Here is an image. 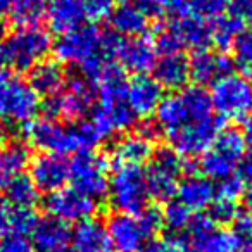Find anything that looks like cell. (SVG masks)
Returning a JSON list of instances; mask_svg holds the SVG:
<instances>
[{"label": "cell", "instance_id": "obj_53", "mask_svg": "<svg viewBox=\"0 0 252 252\" xmlns=\"http://www.w3.org/2000/svg\"><path fill=\"white\" fill-rule=\"evenodd\" d=\"M176 240H178V238H176ZM180 245H182V244H180ZM182 252H192V251H189V249H185V247L182 245Z\"/></svg>", "mask_w": 252, "mask_h": 252}, {"label": "cell", "instance_id": "obj_17", "mask_svg": "<svg viewBox=\"0 0 252 252\" xmlns=\"http://www.w3.org/2000/svg\"><path fill=\"white\" fill-rule=\"evenodd\" d=\"M114 57L119 61V66L125 71L145 74L154 67L158 61V50L154 47V42H151L149 38L133 36V38L119 40Z\"/></svg>", "mask_w": 252, "mask_h": 252}, {"label": "cell", "instance_id": "obj_33", "mask_svg": "<svg viewBox=\"0 0 252 252\" xmlns=\"http://www.w3.org/2000/svg\"><path fill=\"white\" fill-rule=\"evenodd\" d=\"M161 220L162 226H166L173 233L180 235L189 226L190 220H192V213L178 200H169V202H166L164 211L161 213Z\"/></svg>", "mask_w": 252, "mask_h": 252}, {"label": "cell", "instance_id": "obj_29", "mask_svg": "<svg viewBox=\"0 0 252 252\" xmlns=\"http://www.w3.org/2000/svg\"><path fill=\"white\" fill-rule=\"evenodd\" d=\"M109 18H111L112 30L119 35H125L126 38L142 36L151 25V18L138 5L133 4H121L112 11Z\"/></svg>", "mask_w": 252, "mask_h": 252}, {"label": "cell", "instance_id": "obj_10", "mask_svg": "<svg viewBox=\"0 0 252 252\" xmlns=\"http://www.w3.org/2000/svg\"><path fill=\"white\" fill-rule=\"evenodd\" d=\"M95 88L85 78H74L54 97L43 102V112L47 119H64L67 123H78L94 111Z\"/></svg>", "mask_w": 252, "mask_h": 252}, {"label": "cell", "instance_id": "obj_16", "mask_svg": "<svg viewBox=\"0 0 252 252\" xmlns=\"http://www.w3.org/2000/svg\"><path fill=\"white\" fill-rule=\"evenodd\" d=\"M30 178L40 192H56L69 182V162L64 156L43 152L30 162Z\"/></svg>", "mask_w": 252, "mask_h": 252}, {"label": "cell", "instance_id": "obj_2", "mask_svg": "<svg viewBox=\"0 0 252 252\" xmlns=\"http://www.w3.org/2000/svg\"><path fill=\"white\" fill-rule=\"evenodd\" d=\"M23 133L26 140H30L33 145L59 156L92 151L102 140L90 123L69 126L47 118L33 119L23 125Z\"/></svg>", "mask_w": 252, "mask_h": 252}, {"label": "cell", "instance_id": "obj_34", "mask_svg": "<svg viewBox=\"0 0 252 252\" xmlns=\"http://www.w3.org/2000/svg\"><path fill=\"white\" fill-rule=\"evenodd\" d=\"M231 63L244 73L252 71V28H245L238 33L231 45Z\"/></svg>", "mask_w": 252, "mask_h": 252}, {"label": "cell", "instance_id": "obj_38", "mask_svg": "<svg viewBox=\"0 0 252 252\" xmlns=\"http://www.w3.org/2000/svg\"><path fill=\"white\" fill-rule=\"evenodd\" d=\"M36 223H38V216H36L33 207H30V209H19V207H14L11 233L30 235V233H33Z\"/></svg>", "mask_w": 252, "mask_h": 252}, {"label": "cell", "instance_id": "obj_30", "mask_svg": "<svg viewBox=\"0 0 252 252\" xmlns=\"http://www.w3.org/2000/svg\"><path fill=\"white\" fill-rule=\"evenodd\" d=\"M45 0H14L7 14L18 28H33L47 16Z\"/></svg>", "mask_w": 252, "mask_h": 252}, {"label": "cell", "instance_id": "obj_13", "mask_svg": "<svg viewBox=\"0 0 252 252\" xmlns=\"http://www.w3.org/2000/svg\"><path fill=\"white\" fill-rule=\"evenodd\" d=\"M69 180L78 192L94 200L102 199L109 189L107 161L92 151L80 152L69 162Z\"/></svg>", "mask_w": 252, "mask_h": 252}, {"label": "cell", "instance_id": "obj_40", "mask_svg": "<svg viewBox=\"0 0 252 252\" xmlns=\"http://www.w3.org/2000/svg\"><path fill=\"white\" fill-rule=\"evenodd\" d=\"M33 240L28 235L9 233L0 238V252H33Z\"/></svg>", "mask_w": 252, "mask_h": 252}, {"label": "cell", "instance_id": "obj_22", "mask_svg": "<svg viewBox=\"0 0 252 252\" xmlns=\"http://www.w3.org/2000/svg\"><path fill=\"white\" fill-rule=\"evenodd\" d=\"M154 156L152 140L142 133L126 135L111 149V159L116 166H142Z\"/></svg>", "mask_w": 252, "mask_h": 252}, {"label": "cell", "instance_id": "obj_51", "mask_svg": "<svg viewBox=\"0 0 252 252\" xmlns=\"http://www.w3.org/2000/svg\"><path fill=\"white\" fill-rule=\"evenodd\" d=\"M45 252H73V251H69V249H66V247H61V249H54V251H45Z\"/></svg>", "mask_w": 252, "mask_h": 252}, {"label": "cell", "instance_id": "obj_23", "mask_svg": "<svg viewBox=\"0 0 252 252\" xmlns=\"http://www.w3.org/2000/svg\"><path fill=\"white\" fill-rule=\"evenodd\" d=\"M168 28L178 38L183 49L189 47L199 52V50H207L211 43V26L192 14L178 16Z\"/></svg>", "mask_w": 252, "mask_h": 252}, {"label": "cell", "instance_id": "obj_27", "mask_svg": "<svg viewBox=\"0 0 252 252\" xmlns=\"http://www.w3.org/2000/svg\"><path fill=\"white\" fill-rule=\"evenodd\" d=\"M47 16L50 28L59 35L80 28L87 21L80 0H52L47 7Z\"/></svg>", "mask_w": 252, "mask_h": 252}, {"label": "cell", "instance_id": "obj_25", "mask_svg": "<svg viewBox=\"0 0 252 252\" xmlns=\"http://www.w3.org/2000/svg\"><path fill=\"white\" fill-rule=\"evenodd\" d=\"M30 85L33 90L43 97H54L57 95L67 83L66 71L59 61L43 59L30 71Z\"/></svg>", "mask_w": 252, "mask_h": 252}, {"label": "cell", "instance_id": "obj_39", "mask_svg": "<svg viewBox=\"0 0 252 252\" xmlns=\"http://www.w3.org/2000/svg\"><path fill=\"white\" fill-rule=\"evenodd\" d=\"M87 21H102L114 11V0H80Z\"/></svg>", "mask_w": 252, "mask_h": 252}, {"label": "cell", "instance_id": "obj_1", "mask_svg": "<svg viewBox=\"0 0 252 252\" xmlns=\"http://www.w3.org/2000/svg\"><path fill=\"white\" fill-rule=\"evenodd\" d=\"M118 42L119 38L112 33H104L92 25H83L63 33L54 49L59 63L80 66L85 80L94 85L109 59L114 57Z\"/></svg>", "mask_w": 252, "mask_h": 252}, {"label": "cell", "instance_id": "obj_7", "mask_svg": "<svg viewBox=\"0 0 252 252\" xmlns=\"http://www.w3.org/2000/svg\"><path fill=\"white\" fill-rule=\"evenodd\" d=\"M107 195L119 214H138L147 209L149 189L140 166H118L109 176Z\"/></svg>", "mask_w": 252, "mask_h": 252}, {"label": "cell", "instance_id": "obj_26", "mask_svg": "<svg viewBox=\"0 0 252 252\" xmlns=\"http://www.w3.org/2000/svg\"><path fill=\"white\" fill-rule=\"evenodd\" d=\"M32 162V154L25 142H12L0 151V190L25 173Z\"/></svg>", "mask_w": 252, "mask_h": 252}, {"label": "cell", "instance_id": "obj_24", "mask_svg": "<svg viewBox=\"0 0 252 252\" xmlns=\"http://www.w3.org/2000/svg\"><path fill=\"white\" fill-rule=\"evenodd\" d=\"M176 195L178 202H182L190 213H199L211 206L216 195V189L206 176L190 175L183 182H180Z\"/></svg>", "mask_w": 252, "mask_h": 252}, {"label": "cell", "instance_id": "obj_37", "mask_svg": "<svg viewBox=\"0 0 252 252\" xmlns=\"http://www.w3.org/2000/svg\"><path fill=\"white\" fill-rule=\"evenodd\" d=\"M238 252H252V216H238L231 230Z\"/></svg>", "mask_w": 252, "mask_h": 252}, {"label": "cell", "instance_id": "obj_43", "mask_svg": "<svg viewBox=\"0 0 252 252\" xmlns=\"http://www.w3.org/2000/svg\"><path fill=\"white\" fill-rule=\"evenodd\" d=\"M159 12H169L175 18L189 14V0H152Z\"/></svg>", "mask_w": 252, "mask_h": 252}, {"label": "cell", "instance_id": "obj_50", "mask_svg": "<svg viewBox=\"0 0 252 252\" xmlns=\"http://www.w3.org/2000/svg\"><path fill=\"white\" fill-rule=\"evenodd\" d=\"M12 2H14V0H0V18H2L4 14H7Z\"/></svg>", "mask_w": 252, "mask_h": 252}, {"label": "cell", "instance_id": "obj_52", "mask_svg": "<svg viewBox=\"0 0 252 252\" xmlns=\"http://www.w3.org/2000/svg\"><path fill=\"white\" fill-rule=\"evenodd\" d=\"M140 0H121V4H137Z\"/></svg>", "mask_w": 252, "mask_h": 252}, {"label": "cell", "instance_id": "obj_49", "mask_svg": "<svg viewBox=\"0 0 252 252\" xmlns=\"http://www.w3.org/2000/svg\"><path fill=\"white\" fill-rule=\"evenodd\" d=\"M244 204H245V207L252 213V185L244 192Z\"/></svg>", "mask_w": 252, "mask_h": 252}, {"label": "cell", "instance_id": "obj_6", "mask_svg": "<svg viewBox=\"0 0 252 252\" xmlns=\"http://www.w3.org/2000/svg\"><path fill=\"white\" fill-rule=\"evenodd\" d=\"M40 97L19 74L0 69V121L26 125L40 111Z\"/></svg>", "mask_w": 252, "mask_h": 252}, {"label": "cell", "instance_id": "obj_44", "mask_svg": "<svg viewBox=\"0 0 252 252\" xmlns=\"http://www.w3.org/2000/svg\"><path fill=\"white\" fill-rule=\"evenodd\" d=\"M237 178L240 180L244 185H252V144L245 149L244 156H242L240 162L237 166Z\"/></svg>", "mask_w": 252, "mask_h": 252}, {"label": "cell", "instance_id": "obj_19", "mask_svg": "<svg viewBox=\"0 0 252 252\" xmlns=\"http://www.w3.org/2000/svg\"><path fill=\"white\" fill-rule=\"evenodd\" d=\"M190 78L197 81L199 87L214 85L226 74L233 73V63L224 54H214L209 50H199L189 59Z\"/></svg>", "mask_w": 252, "mask_h": 252}, {"label": "cell", "instance_id": "obj_20", "mask_svg": "<svg viewBox=\"0 0 252 252\" xmlns=\"http://www.w3.org/2000/svg\"><path fill=\"white\" fill-rule=\"evenodd\" d=\"M73 252H112L107 226L100 220L88 218L71 231Z\"/></svg>", "mask_w": 252, "mask_h": 252}, {"label": "cell", "instance_id": "obj_42", "mask_svg": "<svg viewBox=\"0 0 252 252\" xmlns=\"http://www.w3.org/2000/svg\"><path fill=\"white\" fill-rule=\"evenodd\" d=\"M242 189H244V183L237 178V176H230L226 180H221L220 187L216 189V195L224 197V199H231V200H238L242 193Z\"/></svg>", "mask_w": 252, "mask_h": 252}, {"label": "cell", "instance_id": "obj_47", "mask_svg": "<svg viewBox=\"0 0 252 252\" xmlns=\"http://www.w3.org/2000/svg\"><path fill=\"white\" fill-rule=\"evenodd\" d=\"M7 145V128L4 126V123L0 121V151Z\"/></svg>", "mask_w": 252, "mask_h": 252}, {"label": "cell", "instance_id": "obj_48", "mask_svg": "<svg viewBox=\"0 0 252 252\" xmlns=\"http://www.w3.org/2000/svg\"><path fill=\"white\" fill-rule=\"evenodd\" d=\"M245 142H251L252 144V116L245 121V131H244Z\"/></svg>", "mask_w": 252, "mask_h": 252}, {"label": "cell", "instance_id": "obj_35", "mask_svg": "<svg viewBox=\"0 0 252 252\" xmlns=\"http://www.w3.org/2000/svg\"><path fill=\"white\" fill-rule=\"evenodd\" d=\"M209 209V214L207 216L214 221L216 224H228L233 223L238 218V206L237 200L231 199H224V197L214 195V200L211 202V206L207 207Z\"/></svg>", "mask_w": 252, "mask_h": 252}, {"label": "cell", "instance_id": "obj_14", "mask_svg": "<svg viewBox=\"0 0 252 252\" xmlns=\"http://www.w3.org/2000/svg\"><path fill=\"white\" fill-rule=\"evenodd\" d=\"M220 131L221 121L213 116L209 119L182 125L180 128L166 135H168L173 151L178 152L180 156L192 158V156H202L211 147Z\"/></svg>", "mask_w": 252, "mask_h": 252}, {"label": "cell", "instance_id": "obj_28", "mask_svg": "<svg viewBox=\"0 0 252 252\" xmlns=\"http://www.w3.org/2000/svg\"><path fill=\"white\" fill-rule=\"evenodd\" d=\"M69 240H71L69 224L66 221H61L52 216L38 220L35 230H33V245H36L42 252L66 247V244Z\"/></svg>", "mask_w": 252, "mask_h": 252}, {"label": "cell", "instance_id": "obj_45", "mask_svg": "<svg viewBox=\"0 0 252 252\" xmlns=\"http://www.w3.org/2000/svg\"><path fill=\"white\" fill-rule=\"evenodd\" d=\"M12 214L14 207L7 202V199L0 197V238L12 231Z\"/></svg>", "mask_w": 252, "mask_h": 252}, {"label": "cell", "instance_id": "obj_4", "mask_svg": "<svg viewBox=\"0 0 252 252\" xmlns=\"http://www.w3.org/2000/svg\"><path fill=\"white\" fill-rule=\"evenodd\" d=\"M156 114H158V126L166 133L187 123L202 121L214 116L211 95L206 92V88L199 85L185 87L178 94L164 97Z\"/></svg>", "mask_w": 252, "mask_h": 252}, {"label": "cell", "instance_id": "obj_12", "mask_svg": "<svg viewBox=\"0 0 252 252\" xmlns=\"http://www.w3.org/2000/svg\"><path fill=\"white\" fill-rule=\"evenodd\" d=\"M178 242L192 252H238L231 231L221 228L209 216H192Z\"/></svg>", "mask_w": 252, "mask_h": 252}, {"label": "cell", "instance_id": "obj_9", "mask_svg": "<svg viewBox=\"0 0 252 252\" xmlns=\"http://www.w3.org/2000/svg\"><path fill=\"white\" fill-rule=\"evenodd\" d=\"M247 149L244 133L238 130L228 128L221 130L211 147L200 158V171L209 180H226L237 171V166L240 162Z\"/></svg>", "mask_w": 252, "mask_h": 252}, {"label": "cell", "instance_id": "obj_41", "mask_svg": "<svg viewBox=\"0 0 252 252\" xmlns=\"http://www.w3.org/2000/svg\"><path fill=\"white\" fill-rule=\"evenodd\" d=\"M226 11L242 26L252 25V0H228Z\"/></svg>", "mask_w": 252, "mask_h": 252}, {"label": "cell", "instance_id": "obj_21", "mask_svg": "<svg viewBox=\"0 0 252 252\" xmlns=\"http://www.w3.org/2000/svg\"><path fill=\"white\" fill-rule=\"evenodd\" d=\"M154 80L161 85L162 90H183L190 80V63L189 57L182 52L178 54H166L161 59L156 61L154 67Z\"/></svg>", "mask_w": 252, "mask_h": 252}, {"label": "cell", "instance_id": "obj_11", "mask_svg": "<svg viewBox=\"0 0 252 252\" xmlns=\"http://www.w3.org/2000/svg\"><path fill=\"white\" fill-rule=\"evenodd\" d=\"M185 171L182 156L173 149H161L152 156L151 164L145 171L149 195L161 202H169L180 185V176Z\"/></svg>", "mask_w": 252, "mask_h": 252}, {"label": "cell", "instance_id": "obj_15", "mask_svg": "<svg viewBox=\"0 0 252 252\" xmlns=\"http://www.w3.org/2000/svg\"><path fill=\"white\" fill-rule=\"evenodd\" d=\"M45 207L52 218L69 223H80L94 216L97 211V202L76 189H61L49 193L45 200Z\"/></svg>", "mask_w": 252, "mask_h": 252}, {"label": "cell", "instance_id": "obj_32", "mask_svg": "<svg viewBox=\"0 0 252 252\" xmlns=\"http://www.w3.org/2000/svg\"><path fill=\"white\" fill-rule=\"evenodd\" d=\"M242 30H244V26L238 21H235L231 16H220L214 19L213 26H211V43H214L220 50L231 49L235 38Z\"/></svg>", "mask_w": 252, "mask_h": 252}, {"label": "cell", "instance_id": "obj_36", "mask_svg": "<svg viewBox=\"0 0 252 252\" xmlns=\"http://www.w3.org/2000/svg\"><path fill=\"white\" fill-rule=\"evenodd\" d=\"M228 0H189V14L207 21L223 16Z\"/></svg>", "mask_w": 252, "mask_h": 252}, {"label": "cell", "instance_id": "obj_5", "mask_svg": "<svg viewBox=\"0 0 252 252\" xmlns=\"http://www.w3.org/2000/svg\"><path fill=\"white\" fill-rule=\"evenodd\" d=\"M105 226L112 249L118 252H142L162 228V220L159 211L147 207L138 214H114Z\"/></svg>", "mask_w": 252, "mask_h": 252}, {"label": "cell", "instance_id": "obj_31", "mask_svg": "<svg viewBox=\"0 0 252 252\" xmlns=\"http://www.w3.org/2000/svg\"><path fill=\"white\" fill-rule=\"evenodd\" d=\"M7 202L12 207H19V209H30L38 202L40 190L35 187L32 178L26 175H21L16 178L12 183H9L7 189Z\"/></svg>", "mask_w": 252, "mask_h": 252}, {"label": "cell", "instance_id": "obj_46", "mask_svg": "<svg viewBox=\"0 0 252 252\" xmlns=\"http://www.w3.org/2000/svg\"><path fill=\"white\" fill-rule=\"evenodd\" d=\"M142 252H182V245L176 238H168L161 242H151Z\"/></svg>", "mask_w": 252, "mask_h": 252}, {"label": "cell", "instance_id": "obj_8", "mask_svg": "<svg viewBox=\"0 0 252 252\" xmlns=\"http://www.w3.org/2000/svg\"><path fill=\"white\" fill-rule=\"evenodd\" d=\"M211 102L220 118L247 121L252 116V81L240 73L226 74L213 85Z\"/></svg>", "mask_w": 252, "mask_h": 252}, {"label": "cell", "instance_id": "obj_18", "mask_svg": "<svg viewBox=\"0 0 252 252\" xmlns=\"http://www.w3.org/2000/svg\"><path fill=\"white\" fill-rule=\"evenodd\" d=\"M162 98L164 95L161 85L149 74H135L128 81L126 102L135 118H151L152 114H156Z\"/></svg>", "mask_w": 252, "mask_h": 252}, {"label": "cell", "instance_id": "obj_3", "mask_svg": "<svg viewBox=\"0 0 252 252\" xmlns=\"http://www.w3.org/2000/svg\"><path fill=\"white\" fill-rule=\"evenodd\" d=\"M52 49L49 32L40 26L18 28L0 35V69L11 73L32 71Z\"/></svg>", "mask_w": 252, "mask_h": 252}]
</instances>
